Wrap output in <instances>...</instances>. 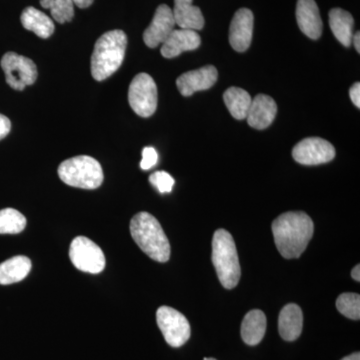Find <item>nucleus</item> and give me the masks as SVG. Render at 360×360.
<instances>
[{"label": "nucleus", "instance_id": "1", "mask_svg": "<svg viewBox=\"0 0 360 360\" xmlns=\"http://www.w3.org/2000/svg\"><path fill=\"white\" fill-rule=\"evenodd\" d=\"M314 221L302 212L283 213L272 224L274 243L286 259L300 257L314 236Z\"/></svg>", "mask_w": 360, "mask_h": 360}, {"label": "nucleus", "instance_id": "2", "mask_svg": "<svg viewBox=\"0 0 360 360\" xmlns=\"http://www.w3.org/2000/svg\"><path fill=\"white\" fill-rule=\"evenodd\" d=\"M130 233L136 245L158 262L170 258V245L158 220L148 212H139L130 221Z\"/></svg>", "mask_w": 360, "mask_h": 360}, {"label": "nucleus", "instance_id": "3", "mask_svg": "<svg viewBox=\"0 0 360 360\" xmlns=\"http://www.w3.org/2000/svg\"><path fill=\"white\" fill-rule=\"evenodd\" d=\"M127 46L122 30H111L101 35L91 56V75L97 82L111 77L122 66Z\"/></svg>", "mask_w": 360, "mask_h": 360}, {"label": "nucleus", "instance_id": "4", "mask_svg": "<svg viewBox=\"0 0 360 360\" xmlns=\"http://www.w3.org/2000/svg\"><path fill=\"white\" fill-rule=\"evenodd\" d=\"M212 258L222 286L226 290L236 288L240 279V264L233 238L225 229L214 232Z\"/></svg>", "mask_w": 360, "mask_h": 360}, {"label": "nucleus", "instance_id": "5", "mask_svg": "<svg viewBox=\"0 0 360 360\" xmlns=\"http://www.w3.org/2000/svg\"><path fill=\"white\" fill-rule=\"evenodd\" d=\"M58 176L68 186L82 189H96L103 184L101 163L87 155L75 156L61 163Z\"/></svg>", "mask_w": 360, "mask_h": 360}, {"label": "nucleus", "instance_id": "6", "mask_svg": "<svg viewBox=\"0 0 360 360\" xmlns=\"http://www.w3.org/2000/svg\"><path fill=\"white\" fill-rule=\"evenodd\" d=\"M130 108L141 117H150L158 108V87L148 73H139L132 79L129 89Z\"/></svg>", "mask_w": 360, "mask_h": 360}, {"label": "nucleus", "instance_id": "7", "mask_svg": "<svg viewBox=\"0 0 360 360\" xmlns=\"http://www.w3.org/2000/svg\"><path fill=\"white\" fill-rule=\"evenodd\" d=\"M156 321L170 347H182L191 338V324L186 317L172 307H160L156 312Z\"/></svg>", "mask_w": 360, "mask_h": 360}, {"label": "nucleus", "instance_id": "8", "mask_svg": "<svg viewBox=\"0 0 360 360\" xmlns=\"http://www.w3.org/2000/svg\"><path fill=\"white\" fill-rule=\"evenodd\" d=\"M2 70L6 73L7 84L11 89L23 90L37 82V68L32 59L15 52H7L1 59Z\"/></svg>", "mask_w": 360, "mask_h": 360}, {"label": "nucleus", "instance_id": "9", "mask_svg": "<svg viewBox=\"0 0 360 360\" xmlns=\"http://www.w3.org/2000/svg\"><path fill=\"white\" fill-rule=\"evenodd\" d=\"M71 262L78 270L96 274L105 267L103 251L96 243L84 236L73 239L70 248Z\"/></svg>", "mask_w": 360, "mask_h": 360}, {"label": "nucleus", "instance_id": "10", "mask_svg": "<svg viewBox=\"0 0 360 360\" xmlns=\"http://www.w3.org/2000/svg\"><path fill=\"white\" fill-rule=\"evenodd\" d=\"M292 156L300 165H319L333 160L335 158V149L326 139L309 137L296 144Z\"/></svg>", "mask_w": 360, "mask_h": 360}, {"label": "nucleus", "instance_id": "11", "mask_svg": "<svg viewBox=\"0 0 360 360\" xmlns=\"http://www.w3.org/2000/svg\"><path fill=\"white\" fill-rule=\"evenodd\" d=\"M175 21L172 9L167 4H161L156 9L155 18L143 33L144 44L150 49L162 44L174 30Z\"/></svg>", "mask_w": 360, "mask_h": 360}, {"label": "nucleus", "instance_id": "12", "mask_svg": "<svg viewBox=\"0 0 360 360\" xmlns=\"http://www.w3.org/2000/svg\"><path fill=\"white\" fill-rule=\"evenodd\" d=\"M219 72L213 65H206L200 70L188 71L176 80L177 89L184 96H193L201 90L210 89L217 82Z\"/></svg>", "mask_w": 360, "mask_h": 360}, {"label": "nucleus", "instance_id": "13", "mask_svg": "<svg viewBox=\"0 0 360 360\" xmlns=\"http://www.w3.org/2000/svg\"><path fill=\"white\" fill-rule=\"evenodd\" d=\"M252 11L240 8L234 14L229 28V42L232 49L238 52H245L250 49L253 34Z\"/></svg>", "mask_w": 360, "mask_h": 360}, {"label": "nucleus", "instance_id": "14", "mask_svg": "<svg viewBox=\"0 0 360 360\" xmlns=\"http://www.w3.org/2000/svg\"><path fill=\"white\" fill-rule=\"evenodd\" d=\"M200 34L191 30H174L161 46L160 52L163 58H174L182 52L195 51L200 47Z\"/></svg>", "mask_w": 360, "mask_h": 360}, {"label": "nucleus", "instance_id": "15", "mask_svg": "<svg viewBox=\"0 0 360 360\" xmlns=\"http://www.w3.org/2000/svg\"><path fill=\"white\" fill-rule=\"evenodd\" d=\"M276 113L277 105L274 99L265 94H258L251 101L245 120L252 129L262 130L271 125Z\"/></svg>", "mask_w": 360, "mask_h": 360}, {"label": "nucleus", "instance_id": "16", "mask_svg": "<svg viewBox=\"0 0 360 360\" xmlns=\"http://www.w3.org/2000/svg\"><path fill=\"white\" fill-rule=\"evenodd\" d=\"M298 27L307 37L319 39L322 33V20L314 0H298L296 6Z\"/></svg>", "mask_w": 360, "mask_h": 360}, {"label": "nucleus", "instance_id": "17", "mask_svg": "<svg viewBox=\"0 0 360 360\" xmlns=\"http://www.w3.org/2000/svg\"><path fill=\"white\" fill-rule=\"evenodd\" d=\"M302 310L295 303H290L281 309L278 317L279 335L284 340L295 341L302 333Z\"/></svg>", "mask_w": 360, "mask_h": 360}, {"label": "nucleus", "instance_id": "18", "mask_svg": "<svg viewBox=\"0 0 360 360\" xmlns=\"http://www.w3.org/2000/svg\"><path fill=\"white\" fill-rule=\"evenodd\" d=\"M193 0H174L172 13L175 25L181 30H200L205 26V18L200 7L193 6Z\"/></svg>", "mask_w": 360, "mask_h": 360}, {"label": "nucleus", "instance_id": "19", "mask_svg": "<svg viewBox=\"0 0 360 360\" xmlns=\"http://www.w3.org/2000/svg\"><path fill=\"white\" fill-rule=\"evenodd\" d=\"M266 316L262 310L248 312L241 323V338L246 345L255 347L264 340L266 333Z\"/></svg>", "mask_w": 360, "mask_h": 360}, {"label": "nucleus", "instance_id": "20", "mask_svg": "<svg viewBox=\"0 0 360 360\" xmlns=\"http://www.w3.org/2000/svg\"><path fill=\"white\" fill-rule=\"evenodd\" d=\"M331 32L343 46L349 47L354 37V20L352 14L341 8L331 9L329 13Z\"/></svg>", "mask_w": 360, "mask_h": 360}, {"label": "nucleus", "instance_id": "21", "mask_svg": "<svg viewBox=\"0 0 360 360\" xmlns=\"http://www.w3.org/2000/svg\"><path fill=\"white\" fill-rule=\"evenodd\" d=\"M20 20L25 30L34 32L40 39H49L53 34L56 28L53 21L34 7H26Z\"/></svg>", "mask_w": 360, "mask_h": 360}, {"label": "nucleus", "instance_id": "22", "mask_svg": "<svg viewBox=\"0 0 360 360\" xmlns=\"http://www.w3.org/2000/svg\"><path fill=\"white\" fill-rule=\"evenodd\" d=\"M32 269L30 258L18 255L0 264V284L8 285L23 281Z\"/></svg>", "mask_w": 360, "mask_h": 360}, {"label": "nucleus", "instance_id": "23", "mask_svg": "<svg viewBox=\"0 0 360 360\" xmlns=\"http://www.w3.org/2000/svg\"><path fill=\"white\" fill-rule=\"evenodd\" d=\"M224 101L227 110L236 120H245L252 101L246 90L231 87L224 92Z\"/></svg>", "mask_w": 360, "mask_h": 360}, {"label": "nucleus", "instance_id": "24", "mask_svg": "<svg viewBox=\"0 0 360 360\" xmlns=\"http://www.w3.org/2000/svg\"><path fill=\"white\" fill-rule=\"evenodd\" d=\"M25 226V217L18 210L13 208L0 210V234H18Z\"/></svg>", "mask_w": 360, "mask_h": 360}, {"label": "nucleus", "instance_id": "25", "mask_svg": "<svg viewBox=\"0 0 360 360\" xmlns=\"http://www.w3.org/2000/svg\"><path fill=\"white\" fill-rule=\"evenodd\" d=\"M40 4L51 11L52 18L58 23L70 22L75 16L72 0H40Z\"/></svg>", "mask_w": 360, "mask_h": 360}, {"label": "nucleus", "instance_id": "26", "mask_svg": "<svg viewBox=\"0 0 360 360\" xmlns=\"http://www.w3.org/2000/svg\"><path fill=\"white\" fill-rule=\"evenodd\" d=\"M336 307L347 319L359 321L360 319V296L357 293H342L336 300Z\"/></svg>", "mask_w": 360, "mask_h": 360}, {"label": "nucleus", "instance_id": "27", "mask_svg": "<svg viewBox=\"0 0 360 360\" xmlns=\"http://www.w3.org/2000/svg\"><path fill=\"white\" fill-rule=\"evenodd\" d=\"M149 182L153 184L160 193H172L174 186V179L167 172H156L149 176Z\"/></svg>", "mask_w": 360, "mask_h": 360}, {"label": "nucleus", "instance_id": "28", "mask_svg": "<svg viewBox=\"0 0 360 360\" xmlns=\"http://www.w3.org/2000/svg\"><path fill=\"white\" fill-rule=\"evenodd\" d=\"M158 160V155L153 148H146L142 150V160L141 162V169L148 170L156 165Z\"/></svg>", "mask_w": 360, "mask_h": 360}, {"label": "nucleus", "instance_id": "29", "mask_svg": "<svg viewBox=\"0 0 360 360\" xmlns=\"http://www.w3.org/2000/svg\"><path fill=\"white\" fill-rule=\"evenodd\" d=\"M11 129V122L6 115H0V141L6 139Z\"/></svg>", "mask_w": 360, "mask_h": 360}, {"label": "nucleus", "instance_id": "30", "mask_svg": "<svg viewBox=\"0 0 360 360\" xmlns=\"http://www.w3.org/2000/svg\"><path fill=\"white\" fill-rule=\"evenodd\" d=\"M350 98H352V103L357 108H360V84L359 82H356L352 85V89L349 90Z\"/></svg>", "mask_w": 360, "mask_h": 360}, {"label": "nucleus", "instance_id": "31", "mask_svg": "<svg viewBox=\"0 0 360 360\" xmlns=\"http://www.w3.org/2000/svg\"><path fill=\"white\" fill-rule=\"evenodd\" d=\"M75 6L79 7V8H87L94 4V0H72Z\"/></svg>", "mask_w": 360, "mask_h": 360}, {"label": "nucleus", "instance_id": "32", "mask_svg": "<svg viewBox=\"0 0 360 360\" xmlns=\"http://www.w3.org/2000/svg\"><path fill=\"white\" fill-rule=\"evenodd\" d=\"M352 277L354 279L355 281L359 283L360 281V266L359 264H357L356 266L352 269Z\"/></svg>", "mask_w": 360, "mask_h": 360}, {"label": "nucleus", "instance_id": "33", "mask_svg": "<svg viewBox=\"0 0 360 360\" xmlns=\"http://www.w3.org/2000/svg\"><path fill=\"white\" fill-rule=\"evenodd\" d=\"M352 42H354L355 45V49H356L357 52H360V32H357L356 34L354 35L352 37Z\"/></svg>", "mask_w": 360, "mask_h": 360}, {"label": "nucleus", "instance_id": "34", "mask_svg": "<svg viewBox=\"0 0 360 360\" xmlns=\"http://www.w3.org/2000/svg\"><path fill=\"white\" fill-rule=\"evenodd\" d=\"M341 360H360V354L359 352H355V354L348 355V356L345 357V359Z\"/></svg>", "mask_w": 360, "mask_h": 360}, {"label": "nucleus", "instance_id": "35", "mask_svg": "<svg viewBox=\"0 0 360 360\" xmlns=\"http://www.w3.org/2000/svg\"><path fill=\"white\" fill-rule=\"evenodd\" d=\"M203 360H217V359H206V357H205V359H203Z\"/></svg>", "mask_w": 360, "mask_h": 360}]
</instances>
